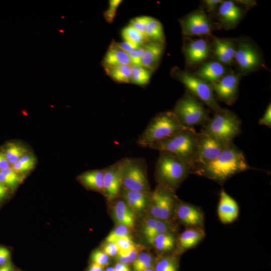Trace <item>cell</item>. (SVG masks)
Masks as SVG:
<instances>
[{
    "label": "cell",
    "mask_w": 271,
    "mask_h": 271,
    "mask_svg": "<svg viewBox=\"0 0 271 271\" xmlns=\"http://www.w3.org/2000/svg\"><path fill=\"white\" fill-rule=\"evenodd\" d=\"M249 169L242 152L232 143L214 161L195 172L216 181L222 182L231 176Z\"/></svg>",
    "instance_id": "obj_1"
},
{
    "label": "cell",
    "mask_w": 271,
    "mask_h": 271,
    "mask_svg": "<svg viewBox=\"0 0 271 271\" xmlns=\"http://www.w3.org/2000/svg\"><path fill=\"white\" fill-rule=\"evenodd\" d=\"M198 136L194 127H187L173 136L151 145L149 148L166 152L196 169Z\"/></svg>",
    "instance_id": "obj_2"
},
{
    "label": "cell",
    "mask_w": 271,
    "mask_h": 271,
    "mask_svg": "<svg viewBox=\"0 0 271 271\" xmlns=\"http://www.w3.org/2000/svg\"><path fill=\"white\" fill-rule=\"evenodd\" d=\"M186 128L172 111L160 112L152 118L136 143L141 147L149 148L151 145L166 140Z\"/></svg>",
    "instance_id": "obj_3"
},
{
    "label": "cell",
    "mask_w": 271,
    "mask_h": 271,
    "mask_svg": "<svg viewBox=\"0 0 271 271\" xmlns=\"http://www.w3.org/2000/svg\"><path fill=\"white\" fill-rule=\"evenodd\" d=\"M194 171L189 164L166 152H160L155 167L156 175L160 185L173 191Z\"/></svg>",
    "instance_id": "obj_4"
},
{
    "label": "cell",
    "mask_w": 271,
    "mask_h": 271,
    "mask_svg": "<svg viewBox=\"0 0 271 271\" xmlns=\"http://www.w3.org/2000/svg\"><path fill=\"white\" fill-rule=\"evenodd\" d=\"M241 120L233 112L223 109L215 112L201 130L216 140L228 145L240 132Z\"/></svg>",
    "instance_id": "obj_5"
},
{
    "label": "cell",
    "mask_w": 271,
    "mask_h": 271,
    "mask_svg": "<svg viewBox=\"0 0 271 271\" xmlns=\"http://www.w3.org/2000/svg\"><path fill=\"white\" fill-rule=\"evenodd\" d=\"M172 77L182 83L188 91L198 100H201L215 112L223 109L217 102L210 84L200 79L186 70L178 67L171 71Z\"/></svg>",
    "instance_id": "obj_6"
},
{
    "label": "cell",
    "mask_w": 271,
    "mask_h": 271,
    "mask_svg": "<svg viewBox=\"0 0 271 271\" xmlns=\"http://www.w3.org/2000/svg\"><path fill=\"white\" fill-rule=\"evenodd\" d=\"M119 161L122 188L128 190L149 192L147 164L144 159L125 158Z\"/></svg>",
    "instance_id": "obj_7"
},
{
    "label": "cell",
    "mask_w": 271,
    "mask_h": 271,
    "mask_svg": "<svg viewBox=\"0 0 271 271\" xmlns=\"http://www.w3.org/2000/svg\"><path fill=\"white\" fill-rule=\"evenodd\" d=\"M172 111L186 127L204 124L210 119L202 103L188 91L176 102Z\"/></svg>",
    "instance_id": "obj_8"
},
{
    "label": "cell",
    "mask_w": 271,
    "mask_h": 271,
    "mask_svg": "<svg viewBox=\"0 0 271 271\" xmlns=\"http://www.w3.org/2000/svg\"><path fill=\"white\" fill-rule=\"evenodd\" d=\"M234 59L240 71L249 74L262 65V58L257 47L248 40L241 39L235 42Z\"/></svg>",
    "instance_id": "obj_9"
},
{
    "label": "cell",
    "mask_w": 271,
    "mask_h": 271,
    "mask_svg": "<svg viewBox=\"0 0 271 271\" xmlns=\"http://www.w3.org/2000/svg\"><path fill=\"white\" fill-rule=\"evenodd\" d=\"M182 33L186 36L211 35L213 25L209 16L203 11L196 10L180 20Z\"/></svg>",
    "instance_id": "obj_10"
},
{
    "label": "cell",
    "mask_w": 271,
    "mask_h": 271,
    "mask_svg": "<svg viewBox=\"0 0 271 271\" xmlns=\"http://www.w3.org/2000/svg\"><path fill=\"white\" fill-rule=\"evenodd\" d=\"M171 189L160 185L150 194L151 213L160 220L169 219L172 214L174 198Z\"/></svg>",
    "instance_id": "obj_11"
},
{
    "label": "cell",
    "mask_w": 271,
    "mask_h": 271,
    "mask_svg": "<svg viewBox=\"0 0 271 271\" xmlns=\"http://www.w3.org/2000/svg\"><path fill=\"white\" fill-rule=\"evenodd\" d=\"M198 136L195 170L215 160L223 150L230 144H224L202 131L198 133Z\"/></svg>",
    "instance_id": "obj_12"
},
{
    "label": "cell",
    "mask_w": 271,
    "mask_h": 271,
    "mask_svg": "<svg viewBox=\"0 0 271 271\" xmlns=\"http://www.w3.org/2000/svg\"><path fill=\"white\" fill-rule=\"evenodd\" d=\"M239 79L238 74L232 72L224 75L211 85L219 100L231 105L237 98Z\"/></svg>",
    "instance_id": "obj_13"
},
{
    "label": "cell",
    "mask_w": 271,
    "mask_h": 271,
    "mask_svg": "<svg viewBox=\"0 0 271 271\" xmlns=\"http://www.w3.org/2000/svg\"><path fill=\"white\" fill-rule=\"evenodd\" d=\"M211 50L209 42L201 38L191 40L183 47L184 56L189 65L203 63L209 57Z\"/></svg>",
    "instance_id": "obj_14"
},
{
    "label": "cell",
    "mask_w": 271,
    "mask_h": 271,
    "mask_svg": "<svg viewBox=\"0 0 271 271\" xmlns=\"http://www.w3.org/2000/svg\"><path fill=\"white\" fill-rule=\"evenodd\" d=\"M121 187L119 160L104 169V194L109 200H113L119 194Z\"/></svg>",
    "instance_id": "obj_15"
},
{
    "label": "cell",
    "mask_w": 271,
    "mask_h": 271,
    "mask_svg": "<svg viewBox=\"0 0 271 271\" xmlns=\"http://www.w3.org/2000/svg\"><path fill=\"white\" fill-rule=\"evenodd\" d=\"M240 7L232 1H223L218 6V17L220 23L227 29L237 26L243 15Z\"/></svg>",
    "instance_id": "obj_16"
},
{
    "label": "cell",
    "mask_w": 271,
    "mask_h": 271,
    "mask_svg": "<svg viewBox=\"0 0 271 271\" xmlns=\"http://www.w3.org/2000/svg\"><path fill=\"white\" fill-rule=\"evenodd\" d=\"M219 220L224 224L233 222L239 214V207L236 201L222 190L217 208Z\"/></svg>",
    "instance_id": "obj_17"
},
{
    "label": "cell",
    "mask_w": 271,
    "mask_h": 271,
    "mask_svg": "<svg viewBox=\"0 0 271 271\" xmlns=\"http://www.w3.org/2000/svg\"><path fill=\"white\" fill-rule=\"evenodd\" d=\"M213 39L216 61L222 64H231L234 59L235 42L227 38L214 37Z\"/></svg>",
    "instance_id": "obj_18"
},
{
    "label": "cell",
    "mask_w": 271,
    "mask_h": 271,
    "mask_svg": "<svg viewBox=\"0 0 271 271\" xmlns=\"http://www.w3.org/2000/svg\"><path fill=\"white\" fill-rule=\"evenodd\" d=\"M144 48L142 66L152 71H154L160 64L165 45L163 43L150 42L144 46Z\"/></svg>",
    "instance_id": "obj_19"
},
{
    "label": "cell",
    "mask_w": 271,
    "mask_h": 271,
    "mask_svg": "<svg viewBox=\"0 0 271 271\" xmlns=\"http://www.w3.org/2000/svg\"><path fill=\"white\" fill-rule=\"evenodd\" d=\"M225 72L223 64L217 61H209L202 63L195 75L211 84L222 78Z\"/></svg>",
    "instance_id": "obj_20"
},
{
    "label": "cell",
    "mask_w": 271,
    "mask_h": 271,
    "mask_svg": "<svg viewBox=\"0 0 271 271\" xmlns=\"http://www.w3.org/2000/svg\"><path fill=\"white\" fill-rule=\"evenodd\" d=\"M177 214L180 220L188 226H199L203 224L202 213L192 205L187 204L179 205L178 206Z\"/></svg>",
    "instance_id": "obj_21"
},
{
    "label": "cell",
    "mask_w": 271,
    "mask_h": 271,
    "mask_svg": "<svg viewBox=\"0 0 271 271\" xmlns=\"http://www.w3.org/2000/svg\"><path fill=\"white\" fill-rule=\"evenodd\" d=\"M104 68L122 65H131L128 54L116 45L115 42L111 43L102 61Z\"/></svg>",
    "instance_id": "obj_22"
},
{
    "label": "cell",
    "mask_w": 271,
    "mask_h": 271,
    "mask_svg": "<svg viewBox=\"0 0 271 271\" xmlns=\"http://www.w3.org/2000/svg\"><path fill=\"white\" fill-rule=\"evenodd\" d=\"M103 170L89 171L78 177L79 181L86 188L104 193Z\"/></svg>",
    "instance_id": "obj_23"
},
{
    "label": "cell",
    "mask_w": 271,
    "mask_h": 271,
    "mask_svg": "<svg viewBox=\"0 0 271 271\" xmlns=\"http://www.w3.org/2000/svg\"><path fill=\"white\" fill-rule=\"evenodd\" d=\"M114 216L119 225L131 228L134 225V215L124 201L119 200L114 207Z\"/></svg>",
    "instance_id": "obj_24"
},
{
    "label": "cell",
    "mask_w": 271,
    "mask_h": 271,
    "mask_svg": "<svg viewBox=\"0 0 271 271\" xmlns=\"http://www.w3.org/2000/svg\"><path fill=\"white\" fill-rule=\"evenodd\" d=\"M107 74L114 81L118 83L131 82L132 65H122L105 67Z\"/></svg>",
    "instance_id": "obj_25"
},
{
    "label": "cell",
    "mask_w": 271,
    "mask_h": 271,
    "mask_svg": "<svg viewBox=\"0 0 271 271\" xmlns=\"http://www.w3.org/2000/svg\"><path fill=\"white\" fill-rule=\"evenodd\" d=\"M145 35L150 42L165 43V37L163 26L161 22L154 18L149 17Z\"/></svg>",
    "instance_id": "obj_26"
},
{
    "label": "cell",
    "mask_w": 271,
    "mask_h": 271,
    "mask_svg": "<svg viewBox=\"0 0 271 271\" xmlns=\"http://www.w3.org/2000/svg\"><path fill=\"white\" fill-rule=\"evenodd\" d=\"M204 235V232L200 229H188L183 231L180 235L179 243L184 249L190 248L198 243Z\"/></svg>",
    "instance_id": "obj_27"
},
{
    "label": "cell",
    "mask_w": 271,
    "mask_h": 271,
    "mask_svg": "<svg viewBox=\"0 0 271 271\" xmlns=\"http://www.w3.org/2000/svg\"><path fill=\"white\" fill-rule=\"evenodd\" d=\"M23 179V175L17 173L12 167L0 170V183L8 187L15 188Z\"/></svg>",
    "instance_id": "obj_28"
},
{
    "label": "cell",
    "mask_w": 271,
    "mask_h": 271,
    "mask_svg": "<svg viewBox=\"0 0 271 271\" xmlns=\"http://www.w3.org/2000/svg\"><path fill=\"white\" fill-rule=\"evenodd\" d=\"M4 153L9 164L12 165L27 154L28 151L25 147L17 143H10L6 145Z\"/></svg>",
    "instance_id": "obj_29"
},
{
    "label": "cell",
    "mask_w": 271,
    "mask_h": 271,
    "mask_svg": "<svg viewBox=\"0 0 271 271\" xmlns=\"http://www.w3.org/2000/svg\"><path fill=\"white\" fill-rule=\"evenodd\" d=\"M152 72V71L143 66H132L131 82L144 86L149 82Z\"/></svg>",
    "instance_id": "obj_30"
},
{
    "label": "cell",
    "mask_w": 271,
    "mask_h": 271,
    "mask_svg": "<svg viewBox=\"0 0 271 271\" xmlns=\"http://www.w3.org/2000/svg\"><path fill=\"white\" fill-rule=\"evenodd\" d=\"M122 37L124 41L141 46L148 39L142 33L136 30L130 25L122 30Z\"/></svg>",
    "instance_id": "obj_31"
},
{
    "label": "cell",
    "mask_w": 271,
    "mask_h": 271,
    "mask_svg": "<svg viewBox=\"0 0 271 271\" xmlns=\"http://www.w3.org/2000/svg\"><path fill=\"white\" fill-rule=\"evenodd\" d=\"M153 244L160 251H166L172 249L175 245L174 236L169 233L157 235L153 240Z\"/></svg>",
    "instance_id": "obj_32"
},
{
    "label": "cell",
    "mask_w": 271,
    "mask_h": 271,
    "mask_svg": "<svg viewBox=\"0 0 271 271\" xmlns=\"http://www.w3.org/2000/svg\"><path fill=\"white\" fill-rule=\"evenodd\" d=\"M123 198H128L146 205L150 194L148 192L131 191L121 187L120 192Z\"/></svg>",
    "instance_id": "obj_33"
},
{
    "label": "cell",
    "mask_w": 271,
    "mask_h": 271,
    "mask_svg": "<svg viewBox=\"0 0 271 271\" xmlns=\"http://www.w3.org/2000/svg\"><path fill=\"white\" fill-rule=\"evenodd\" d=\"M152 256L148 253L143 252L137 256L133 261L136 271H144L150 268L152 265Z\"/></svg>",
    "instance_id": "obj_34"
},
{
    "label": "cell",
    "mask_w": 271,
    "mask_h": 271,
    "mask_svg": "<svg viewBox=\"0 0 271 271\" xmlns=\"http://www.w3.org/2000/svg\"><path fill=\"white\" fill-rule=\"evenodd\" d=\"M170 224L166 220L158 219L153 230L146 237L147 240L153 243L154 239L158 235L169 232Z\"/></svg>",
    "instance_id": "obj_35"
},
{
    "label": "cell",
    "mask_w": 271,
    "mask_h": 271,
    "mask_svg": "<svg viewBox=\"0 0 271 271\" xmlns=\"http://www.w3.org/2000/svg\"><path fill=\"white\" fill-rule=\"evenodd\" d=\"M121 2V0L109 1L108 7L103 13L104 18L107 23H112L116 16L117 9Z\"/></svg>",
    "instance_id": "obj_36"
},
{
    "label": "cell",
    "mask_w": 271,
    "mask_h": 271,
    "mask_svg": "<svg viewBox=\"0 0 271 271\" xmlns=\"http://www.w3.org/2000/svg\"><path fill=\"white\" fill-rule=\"evenodd\" d=\"M128 235V228L125 226L119 225L107 235L106 238L107 242H114L118 239Z\"/></svg>",
    "instance_id": "obj_37"
},
{
    "label": "cell",
    "mask_w": 271,
    "mask_h": 271,
    "mask_svg": "<svg viewBox=\"0 0 271 271\" xmlns=\"http://www.w3.org/2000/svg\"><path fill=\"white\" fill-rule=\"evenodd\" d=\"M176 261L171 258H164L158 261L156 266V271H177Z\"/></svg>",
    "instance_id": "obj_38"
},
{
    "label": "cell",
    "mask_w": 271,
    "mask_h": 271,
    "mask_svg": "<svg viewBox=\"0 0 271 271\" xmlns=\"http://www.w3.org/2000/svg\"><path fill=\"white\" fill-rule=\"evenodd\" d=\"M149 19V17L147 16H140L131 19L129 25L146 37L145 31Z\"/></svg>",
    "instance_id": "obj_39"
},
{
    "label": "cell",
    "mask_w": 271,
    "mask_h": 271,
    "mask_svg": "<svg viewBox=\"0 0 271 271\" xmlns=\"http://www.w3.org/2000/svg\"><path fill=\"white\" fill-rule=\"evenodd\" d=\"M136 247L126 251H118L117 254L120 262L127 263L133 262L137 256Z\"/></svg>",
    "instance_id": "obj_40"
},
{
    "label": "cell",
    "mask_w": 271,
    "mask_h": 271,
    "mask_svg": "<svg viewBox=\"0 0 271 271\" xmlns=\"http://www.w3.org/2000/svg\"><path fill=\"white\" fill-rule=\"evenodd\" d=\"M145 51L144 47H140L127 54L129 57L132 66H142V59Z\"/></svg>",
    "instance_id": "obj_41"
},
{
    "label": "cell",
    "mask_w": 271,
    "mask_h": 271,
    "mask_svg": "<svg viewBox=\"0 0 271 271\" xmlns=\"http://www.w3.org/2000/svg\"><path fill=\"white\" fill-rule=\"evenodd\" d=\"M114 243L117 246L118 249V251H126L136 247L131 237L129 235L123 236L118 239Z\"/></svg>",
    "instance_id": "obj_42"
},
{
    "label": "cell",
    "mask_w": 271,
    "mask_h": 271,
    "mask_svg": "<svg viewBox=\"0 0 271 271\" xmlns=\"http://www.w3.org/2000/svg\"><path fill=\"white\" fill-rule=\"evenodd\" d=\"M91 259L92 263H96L102 266L106 265L109 262V257L103 251L96 250L91 254Z\"/></svg>",
    "instance_id": "obj_43"
},
{
    "label": "cell",
    "mask_w": 271,
    "mask_h": 271,
    "mask_svg": "<svg viewBox=\"0 0 271 271\" xmlns=\"http://www.w3.org/2000/svg\"><path fill=\"white\" fill-rule=\"evenodd\" d=\"M12 168L17 173L23 175L33 169L31 167L22 163L19 160L12 164Z\"/></svg>",
    "instance_id": "obj_44"
},
{
    "label": "cell",
    "mask_w": 271,
    "mask_h": 271,
    "mask_svg": "<svg viewBox=\"0 0 271 271\" xmlns=\"http://www.w3.org/2000/svg\"><path fill=\"white\" fill-rule=\"evenodd\" d=\"M259 124L266 125L269 127L271 126V106L269 104L262 117L260 118Z\"/></svg>",
    "instance_id": "obj_45"
},
{
    "label": "cell",
    "mask_w": 271,
    "mask_h": 271,
    "mask_svg": "<svg viewBox=\"0 0 271 271\" xmlns=\"http://www.w3.org/2000/svg\"><path fill=\"white\" fill-rule=\"evenodd\" d=\"M118 247L114 242H107L103 247V251L108 256H113L117 254Z\"/></svg>",
    "instance_id": "obj_46"
},
{
    "label": "cell",
    "mask_w": 271,
    "mask_h": 271,
    "mask_svg": "<svg viewBox=\"0 0 271 271\" xmlns=\"http://www.w3.org/2000/svg\"><path fill=\"white\" fill-rule=\"evenodd\" d=\"M19 161L22 163L34 169L36 163V160L34 155L27 153L20 158Z\"/></svg>",
    "instance_id": "obj_47"
},
{
    "label": "cell",
    "mask_w": 271,
    "mask_h": 271,
    "mask_svg": "<svg viewBox=\"0 0 271 271\" xmlns=\"http://www.w3.org/2000/svg\"><path fill=\"white\" fill-rule=\"evenodd\" d=\"M158 219L152 218L148 219L144 226L143 233L145 237L153 230Z\"/></svg>",
    "instance_id": "obj_48"
},
{
    "label": "cell",
    "mask_w": 271,
    "mask_h": 271,
    "mask_svg": "<svg viewBox=\"0 0 271 271\" xmlns=\"http://www.w3.org/2000/svg\"><path fill=\"white\" fill-rule=\"evenodd\" d=\"M115 44L119 48L127 53L140 47L124 41L119 43L115 42Z\"/></svg>",
    "instance_id": "obj_49"
},
{
    "label": "cell",
    "mask_w": 271,
    "mask_h": 271,
    "mask_svg": "<svg viewBox=\"0 0 271 271\" xmlns=\"http://www.w3.org/2000/svg\"><path fill=\"white\" fill-rule=\"evenodd\" d=\"M10 251L6 247L0 246V266L9 262Z\"/></svg>",
    "instance_id": "obj_50"
},
{
    "label": "cell",
    "mask_w": 271,
    "mask_h": 271,
    "mask_svg": "<svg viewBox=\"0 0 271 271\" xmlns=\"http://www.w3.org/2000/svg\"><path fill=\"white\" fill-rule=\"evenodd\" d=\"M222 0H205L203 1L206 7L210 11H214L223 2Z\"/></svg>",
    "instance_id": "obj_51"
},
{
    "label": "cell",
    "mask_w": 271,
    "mask_h": 271,
    "mask_svg": "<svg viewBox=\"0 0 271 271\" xmlns=\"http://www.w3.org/2000/svg\"><path fill=\"white\" fill-rule=\"evenodd\" d=\"M127 205L131 209L140 211L145 207V205L128 198H123Z\"/></svg>",
    "instance_id": "obj_52"
},
{
    "label": "cell",
    "mask_w": 271,
    "mask_h": 271,
    "mask_svg": "<svg viewBox=\"0 0 271 271\" xmlns=\"http://www.w3.org/2000/svg\"><path fill=\"white\" fill-rule=\"evenodd\" d=\"M10 167V164L3 152H0V170L6 169Z\"/></svg>",
    "instance_id": "obj_53"
},
{
    "label": "cell",
    "mask_w": 271,
    "mask_h": 271,
    "mask_svg": "<svg viewBox=\"0 0 271 271\" xmlns=\"http://www.w3.org/2000/svg\"><path fill=\"white\" fill-rule=\"evenodd\" d=\"M114 271H130L126 263L119 262L117 263L114 267Z\"/></svg>",
    "instance_id": "obj_54"
},
{
    "label": "cell",
    "mask_w": 271,
    "mask_h": 271,
    "mask_svg": "<svg viewBox=\"0 0 271 271\" xmlns=\"http://www.w3.org/2000/svg\"><path fill=\"white\" fill-rule=\"evenodd\" d=\"M8 192V187L0 183V200L4 199Z\"/></svg>",
    "instance_id": "obj_55"
},
{
    "label": "cell",
    "mask_w": 271,
    "mask_h": 271,
    "mask_svg": "<svg viewBox=\"0 0 271 271\" xmlns=\"http://www.w3.org/2000/svg\"><path fill=\"white\" fill-rule=\"evenodd\" d=\"M0 271H14L12 263L9 261L7 263L1 265Z\"/></svg>",
    "instance_id": "obj_56"
},
{
    "label": "cell",
    "mask_w": 271,
    "mask_h": 271,
    "mask_svg": "<svg viewBox=\"0 0 271 271\" xmlns=\"http://www.w3.org/2000/svg\"><path fill=\"white\" fill-rule=\"evenodd\" d=\"M88 271H103V266L95 263H92Z\"/></svg>",
    "instance_id": "obj_57"
},
{
    "label": "cell",
    "mask_w": 271,
    "mask_h": 271,
    "mask_svg": "<svg viewBox=\"0 0 271 271\" xmlns=\"http://www.w3.org/2000/svg\"><path fill=\"white\" fill-rule=\"evenodd\" d=\"M105 271H114V269L113 267H109L106 269Z\"/></svg>",
    "instance_id": "obj_58"
},
{
    "label": "cell",
    "mask_w": 271,
    "mask_h": 271,
    "mask_svg": "<svg viewBox=\"0 0 271 271\" xmlns=\"http://www.w3.org/2000/svg\"><path fill=\"white\" fill-rule=\"evenodd\" d=\"M144 271H154L153 269H151V268H149V269H147L146 270H145Z\"/></svg>",
    "instance_id": "obj_59"
}]
</instances>
